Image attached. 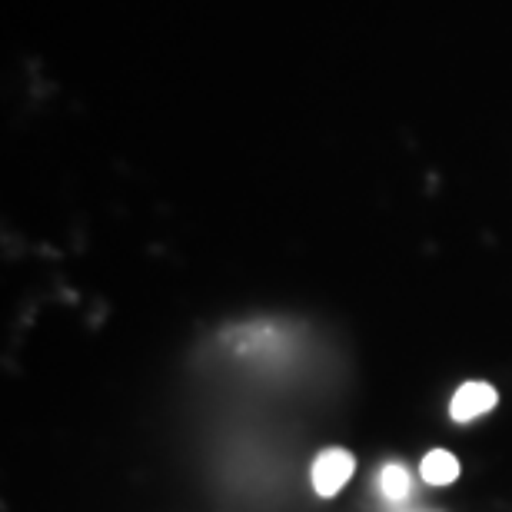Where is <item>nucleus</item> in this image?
Instances as JSON below:
<instances>
[{
    "label": "nucleus",
    "mask_w": 512,
    "mask_h": 512,
    "mask_svg": "<svg viewBox=\"0 0 512 512\" xmlns=\"http://www.w3.org/2000/svg\"><path fill=\"white\" fill-rule=\"evenodd\" d=\"M353 476V456L346 449H323L313 463V489L320 496H336Z\"/></svg>",
    "instance_id": "1"
},
{
    "label": "nucleus",
    "mask_w": 512,
    "mask_h": 512,
    "mask_svg": "<svg viewBox=\"0 0 512 512\" xmlns=\"http://www.w3.org/2000/svg\"><path fill=\"white\" fill-rule=\"evenodd\" d=\"M499 403V393L489 383H466L456 389L453 403H449V416L456 419V423H473V419H479L483 413H489V409H496Z\"/></svg>",
    "instance_id": "2"
},
{
    "label": "nucleus",
    "mask_w": 512,
    "mask_h": 512,
    "mask_svg": "<svg viewBox=\"0 0 512 512\" xmlns=\"http://www.w3.org/2000/svg\"><path fill=\"white\" fill-rule=\"evenodd\" d=\"M419 473H423L426 483L449 486V483H456V476H459V459L453 453H446V449H433V453L423 459Z\"/></svg>",
    "instance_id": "3"
},
{
    "label": "nucleus",
    "mask_w": 512,
    "mask_h": 512,
    "mask_svg": "<svg viewBox=\"0 0 512 512\" xmlns=\"http://www.w3.org/2000/svg\"><path fill=\"white\" fill-rule=\"evenodd\" d=\"M383 496L389 499V503H403V499L409 496V473H406V466H399V463H389L383 469Z\"/></svg>",
    "instance_id": "4"
}]
</instances>
